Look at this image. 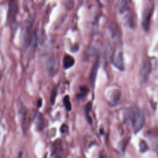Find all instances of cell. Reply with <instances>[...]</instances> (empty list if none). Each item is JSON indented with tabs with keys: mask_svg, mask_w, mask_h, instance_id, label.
<instances>
[{
	"mask_svg": "<svg viewBox=\"0 0 158 158\" xmlns=\"http://www.w3.org/2000/svg\"><path fill=\"white\" fill-rule=\"evenodd\" d=\"M67 130H68V127H67V125H66V124L63 125L61 128V132L63 133H64L67 132Z\"/></svg>",
	"mask_w": 158,
	"mask_h": 158,
	"instance_id": "e0dca14e",
	"label": "cell"
},
{
	"mask_svg": "<svg viewBox=\"0 0 158 158\" xmlns=\"http://www.w3.org/2000/svg\"><path fill=\"white\" fill-rule=\"evenodd\" d=\"M63 104L64 105V106L66 109L67 111H70L72 109V106H71V103L70 101V98L69 96L68 95H66L63 99Z\"/></svg>",
	"mask_w": 158,
	"mask_h": 158,
	"instance_id": "7c38bea8",
	"label": "cell"
},
{
	"mask_svg": "<svg viewBox=\"0 0 158 158\" xmlns=\"http://www.w3.org/2000/svg\"><path fill=\"white\" fill-rule=\"evenodd\" d=\"M152 69V65L151 62L144 61L140 69V78L143 82L147 81Z\"/></svg>",
	"mask_w": 158,
	"mask_h": 158,
	"instance_id": "277c9868",
	"label": "cell"
},
{
	"mask_svg": "<svg viewBox=\"0 0 158 158\" xmlns=\"http://www.w3.org/2000/svg\"><path fill=\"white\" fill-rule=\"evenodd\" d=\"M19 115H20V121L22 123V125H24V124L25 120V118H26L27 112H26V109L25 106H24L23 104L20 103V106H19Z\"/></svg>",
	"mask_w": 158,
	"mask_h": 158,
	"instance_id": "30bf717a",
	"label": "cell"
},
{
	"mask_svg": "<svg viewBox=\"0 0 158 158\" xmlns=\"http://www.w3.org/2000/svg\"><path fill=\"white\" fill-rule=\"evenodd\" d=\"M130 119L135 133L140 131L145 124V117L143 112L138 108H133L130 110Z\"/></svg>",
	"mask_w": 158,
	"mask_h": 158,
	"instance_id": "6da1fadb",
	"label": "cell"
},
{
	"mask_svg": "<svg viewBox=\"0 0 158 158\" xmlns=\"http://www.w3.org/2000/svg\"><path fill=\"white\" fill-rule=\"evenodd\" d=\"M47 69L51 76H55L58 72L59 64L58 59L55 56L50 57L47 63Z\"/></svg>",
	"mask_w": 158,
	"mask_h": 158,
	"instance_id": "3957f363",
	"label": "cell"
},
{
	"mask_svg": "<svg viewBox=\"0 0 158 158\" xmlns=\"http://www.w3.org/2000/svg\"><path fill=\"white\" fill-rule=\"evenodd\" d=\"M98 68H99V63L98 61H96V63L93 66L92 74H91V84H92L93 88L95 87V81L96 79V76H97V74H98Z\"/></svg>",
	"mask_w": 158,
	"mask_h": 158,
	"instance_id": "ba28073f",
	"label": "cell"
},
{
	"mask_svg": "<svg viewBox=\"0 0 158 158\" xmlns=\"http://www.w3.org/2000/svg\"><path fill=\"white\" fill-rule=\"evenodd\" d=\"M120 98V91H118V90H117V91L114 92L113 94L112 95L111 101L114 103H117L119 100Z\"/></svg>",
	"mask_w": 158,
	"mask_h": 158,
	"instance_id": "2e32d148",
	"label": "cell"
},
{
	"mask_svg": "<svg viewBox=\"0 0 158 158\" xmlns=\"http://www.w3.org/2000/svg\"><path fill=\"white\" fill-rule=\"evenodd\" d=\"M58 87L56 86L54 87L53 90H52L51 95V101L52 104H54V103H55V100H56V98L57 96V93H58Z\"/></svg>",
	"mask_w": 158,
	"mask_h": 158,
	"instance_id": "9a60e30c",
	"label": "cell"
},
{
	"mask_svg": "<svg viewBox=\"0 0 158 158\" xmlns=\"http://www.w3.org/2000/svg\"><path fill=\"white\" fill-rule=\"evenodd\" d=\"M75 63L74 58L70 55H67L63 58V67L65 69H68L72 67Z\"/></svg>",
	"mask_w": 158,
	"mask_h": 158,
	"instance_id": "8992f818",
	"label": "cell"
},
{
	"mask_svg": "<svg viewBox=\"0 0 158 158\" xmlns=\"http://www.w3.org/2000/svg\"><path fill=\"white\" fill-rule=\"evenodd\" d=\"M88 88L85 86H83L82 87L80 88V92H79V95H77V97L79 99H81V98H84L85 95L88 93Z\"/></svg>",
	"mask_w": 158,
	"mask_h": 158,
	"instance_id": "5bb4252c",
	"label": "cell"
},
{
	"mask_svg": "<svg viewBox=\"0 0 158 158\" xmlns=\"http://www.w3.org/2000/svg\"><path fill=\"white\" fill-rule=\"evenodd\" d=\"M42 105V99H39L38 100V102H37V106H38L39 108H40Z\"/></svg>",
	"mask_w": 158,
	"mask_h": 158,
	"instance_id": "ac0fdd59",
	"label": "cell"
},
{
	"mask_svg": "<svg viewBox=\"0 0 158 158\" xmlns=\"http://www.w3.org/2000/svg\"><path fill=\"white\" fill-rule=\"evenodd\" d=\"M92 109V102H89L85 106V115L86 117V119H87L88 123L90 124H92V119L91 117L90 116V113L91 112Z\"/></svg>",
	"mask_w": 158,
	"mask_h": 158,
	"instance_id": "9c48e42d",
	"label": "cell"
},
{
	"mask_svg": "<svg viewBox=\"0 0 158 158\" xmlns=\"http://www.w3.org/2000/svg\"><path fill=\"white\" fill-rule=\"evenodd\" d=\"M130 0H119L118 8L120 13H125L129 9Z\"/></svg>",
	"mask_w": 158,
	"mask_h": 158,
	"instance_id": "52a82bcc",
	"label": "cell"
},
{
	"mask_svg": "<svg viewBox=\"0 0 158 158\" xmlns=\"http://www.w3.org/2000/svg\"><path fill=\"white\" fill-rule=\"evenodd\" d=\"M111 61L116 68L120 71H123L125 69V66L124 62V57L122 50L119 48L114 50L112 52Z\"/></svg>",
	"mask_w": 158,
	"mask_h": 158,
	"instance_id": "7a4b0ae2",
	"label": "cell"
},
{
	"mask_svg": "<svg viewBox=\"0 0 158 158\" xmlns=\"http://www.w3.org/2000/svg\"><path fill=\"white\" fill-rule=\"evenodd\" d=\"M57 158H61V157H58Z\"/></svg>",
	"mask_w": 158,
	"mask_h": 158,
	"instance_id": "d6986e66",
	"label": "cell"
},
{
	"mask_svg": "<svg viewBox=\"0 0 158 158\" xmlns=\"http://www.w3.org/2000/svg\"><path fill=\"white\" fill-rule=\"evenodd\" d=\"M150 20H151V12L149 11H146L143 15V22L142 25L145 31H148L149 30V24H150Z\"/></svg>",
	"mask_w": 158,
	"mask_h": 158,
	"instance_id": "5b68a950",
	"label": "cell"
},
{
	"mask_svg": "<svg viewBox=\"0 0 158 158\" xmlns=\"http://www.w3.org/2000/svg\"><path fill=\"white\" fill-rule=\"evenodd\" d=\"M36 124L39 130H42L44 125V120L42 115L40 113H37L36 115Z\"/></svg>",
	"mask_w": 158,
	"mask_h": 158,
	"instance_id": "8fae6325",
	"label": "cell"
},
{
	"mask_svg": "<svg viewBox=\"0 0 158 158\" xmlns=\"http://www.w3.org/2000/svg\"><path fill=\"white\" fill-rule=\"evenodd\" d=\"M148 148V146L147 143L144 140H141L140 142V144H139L140 151L142 153H144L147 151Z\"/></svg>",
	"mask_w": 158,
	"mask_h": 158,
	"instance_id": "4fadbf2b",
	"label": "cell"
}]
</instances>
